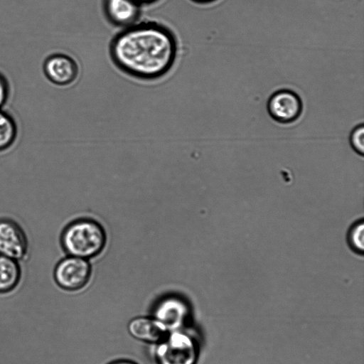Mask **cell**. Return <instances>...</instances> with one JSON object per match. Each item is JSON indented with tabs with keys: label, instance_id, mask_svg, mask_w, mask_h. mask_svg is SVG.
<instances>
[{
	"label": "cell",
	"instance_id": "6da1fadb",
	"mask_svg": "<svg viewBox=\"0 0 364 364\" xmlns=\"http://www.w3.org/2000/svg\"><path fill=\"white\" fill-rule=\"evenodd\" d=\"M178 42L168 26L156 21H139L121 29L111 40L109 53L125 75L154 81L166 76L178 57Z\"/></svg>",
	"mask_w": 364,
	"mask_h": 364
},
{
	"label": "cell",
	"instance_id": "7a4b0ae2",
	"mask_svg": "<svg viewBox=\"0 0 364 364\" xmlns=\"http://www.w3.org/2000/svg\"><path fill=\"white\" fill-rule=\"evenodd\" d=\"M61 242L69 255L87 259L103 250L106 235L102 225L95 220L80 219L65 228Z\"/></svg>",
	"mask_w": 364,
	"mask_h": 364
},
{
	"label": "cell",
	"instance_id": "3957f363",
	"mask_svg": "<svg viewBox=\"0 0 364 364\" xmlns=\"http://www.w3.org/2000/svg\"><path fill=\"white\" fill-rule=\"evenodd\" d=\"M199 353L198 336L189 326L169 331L154 349L157 364H196Z\"/></svg>",
	"mask_w": 364,
	"mask_h": 364
},
{
	"label": "cell",
	"instance_id": "277c9868",
	"mask_svg": "<svg viewBox=\"0 0 364 364\" xmlns=\"http://www.w3.org/2000/svg\"><path fill=\"white\" fill-rule=\"evenodd\" d=\"M191 315V305L185 298L167 294L155 303L151 316L169 332L189 326Z\"/></svg>",
	"mask_w": 364,
	"mask_h": 364
},
{
	"label": "cell",
	"instance_id": "5b68a950",
	"mask_svg": "<svg viewBox=\"0 0 364 364\" xmlns=\"http://www.w3.org/2000/svg\"><path fill=\"white\" fill-rule=\"evenodd\" d=\"M304 105L300 96L289 89H281L269 97L267 109L275 122L289 124L297 121L303 112Z\"/></svg>",
	"mask_w": 364,
	"mask_h": 364
},
{
	"label": "cell",
	"instance_id": "8992f818",
	"mask_svg": "<svg viewBox=\"0 0 364 364\" xmlns=\"http://www.w3.org/2000/svg\"><path fill=\"white\" fill-rule=\"evenodd\" d=\"M91 276V267L87 259L70 256L56 265L54 277L56 283L68 291H77L85 287Z\"/></svg>",
	"mask_w": 364,
	"mask_h": 364
},
{
	"label": "cell",
	"instance_id": "52a82bcc",
	"mask_svg": "<svg viewBox=\"0 0 364 364\" xmlns=\"http://www.w3.org/2000/svg\"><path fill=\"white\" fill-rule=\"evenodd\" d=\"M28 250L26 236L21 228L9 219L0 220V255L20 260Z\"/></svg>",
	"mask_w": 364,
	"mask_h": 364
},
{
	"label": "cell",
	"instance_id": "ba28073f",
	"mask_svg": "<svg viewBox=\"0 0 364 364\" xmlns=\"http://www.w3.org/2000/svg\"><path fill=\"white\" fill-rule=\"evenodd\" d=\"M141 7L134 0H102L103 12L107 21L121 29L139 21Z\"/></svg>",
	"mask_w": 364,
	"mask_h": 364
},
{
	"label": "cell",
	"instance_id": "9c48e42d",
	"mask_svg": "<svg viewBox=\"0 0 364 364\" xmlns=\"http://www.w3.org/2000/svg\"><path fill=\"white\" fill-rule=\"evenodd\" d=\"M44 69L48 79L58 85L72 84L79 74V68L75 60L64 54H55L48 58Z\"/></svg>",
	"mask_w": 364,
	"mask_h": 364
},
{
	"label": "cell",
	"instance_id": "30bf717a",
	"mask_svg": "<svg viewBox=\"0 0 364 364\" xmlns=\"http://www.w3.org/2000/svg\"><path fill=\"white\" fill-rule=\"evenodd\" d=\"M127 330L136 340L153 345L160 342L168 333L151 316L132 318L128 323Z\"/></svg>",
	"mask_w": 364,
	"mask_h": 364
},
{
	"label": "cell",
	"instance_id": "8fae6325",
	"mask_svg": "<svg viewBox=\"0 0 364 364\" xmlns=\"http://www.w3.org/2000/svg\"><path fill=\"white\" fill-rule=\"evenodd\" d=\"M20 267L16 260L0 255V292L12 290L18 283Z\"/></svg>",
	"mask_w": 364,
	"mask_h": 364
},
{
	"label": "cell",
	"instance_id": "7c38bea8",
	"mask_svg": "<svg viewBox=\"0 0 364 364\" xmlns=\"http://www.w3.org/2000/svg\"><path fill=\"white\" fill-rule=\"evenodd\" d=\"M350 248L356 254L363 255L364 250V223L360 219L348 229L346 237Z\"/></svg>",
	"mask_w": 364,
	"mask_h": 364
},
{
	"label": "cell",
	"instance_id": "4fadbf2b",
	"mask_svg": "<svg viewBox=\"0 0 364 364\" xmlns=\"http://www.w3.org/2000/svg\"><path fill=\"white\" fill-rule=\"evenodd\" d=\"M16 128L13 119L0 111V150L9 147L14 141Z\"/></svg>",
	"mask_w": 364,
	"mask_h": 364
},
{
	"label": "cell",
	"instance_id": "5bb4252c",
	"mask_svg": "<svg viewBox=\"0 0 364 364\" xmlns=\"http://www.w3.org/2000/svg\"><path fill=\"white\" fill-rule=\"evenodd\" d=\"M349 141L352 149L360 156L364 154V125L355 126L350 132Z\"/></svg>",
	"mask_w": 364,
	"mask_h": 364
},
{
	"label": "cell",
	"instance_id": "9a60e30c",
	"mask_svg": "<svg viewBox=\"0 0 364 364\" xmlns=\"http://www.w3.org/2000/svg\"><path fill=\"white\" fill-rule=\"evenodd\" d=\"M8 96V87L4 79L0 76V107L4 105Z\"/></svg>",
	"mask_w": 364,
	"mask_h": 364
},
{
	"label": "cell",
	"instance_id": "2e32d148",
	"mask_svg": "<svg viewBox=\"0 0 364 364\" xmlns=\"http://www.w3.org/2000/svg\"><path fill=\"white\" fill-rule=\"evenodd\" d=\"M134 1H136L141 6H149V5L156 4V2L159 1L160 0H134Z\"/></svg>",
	"mask_w": 364,
	"mask_h": 364
},
{
	"label": "cell",
	"instance_id": "e0dca14e",
	"mask_svg": "<svg viewBox=\"0 0 364 364\" xmlns=\"http://www.w3.org/2000/svg\"><path fill=\"white\" fill-rule=\"evenodd\" d=\"M109 364H138L137 363H135L134 361L127 360V359H121L115 360Z\"/></svg>",
	"mask_w": 364,
	"mask_h": 364
},
{
	"label": "cell",
	"instance_id": "ac0fdd59",
	"mask_svg": "<svg viewBox=\"0 0 364 364\" xmlns=\"http://www.w3.org/2000/svg\"><path fill=\"white\" fill-rule=\"evenodd\" d=\"M197 4H209L216 1L217 0H190Z\"/></svg>",
	"mask_w": 364,
	"mask_h": 364
}]
</instances>
